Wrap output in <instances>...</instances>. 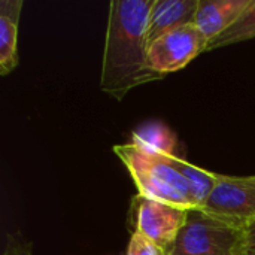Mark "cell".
Segmentation results:
<instances>
[{"label":"cell","instance_id":"cell-8","mask_svg":"<svg viewBox=\"0 0 255 255\" xmlns=\"http://www.w3.org/2000/svg\"><path fill=\"white\" fill-rule=\"evenodd\" d=\"M199 0H155L148 27V46L160 36L194 24Z\"/></svg>","mask_w":255,"mask_h":255},{"label":"cell","instance_id":"cell-11","mask_svg":"<svg viewBox=\"0 0 255 255\" xmlns=\"http://www.w3.org/2000/svg\"><path fill=\"white\" fill-rule=\"evenodd\" d=\"M173 161H175L176 167L179 169V172L184 175L197 209H202L215 187L217 173H212L202 167H197L178 155L173 157Z\"/></svg>","mask_w":255,"mask_h":255},{"label":"cell","instance_id":"cell-3","mask_svg":"<svg viewBox=\"0 0 255 255\" xmlns=\"http://www.w3.org/2000/svg\"><path fill=\"white\" fill-rule=\"evenodd\" d=\"M241 241V227L194 209L169 255H239Z\"/></svg>","mask_w":255,"mask_h":255},{"label":"cell","instance_id":"cell-15","mask_svg":"<svg viewBox=\"0 0 255 255\" xmlns=\"http://www.w3.org/2000/svg\"><path fill=\"white\" fill-rule=\"evenodd\" d=\"M3 255H33V253H31V247L27 242L16 238H9Z\"/></svg>","mask_w":255,"mask_h":255},{"label":"cell","instance_id":"cell-13","mask_svg":"<svg viewBox=\"0 0 255 255\" xmlns=\"http://www.w3.org/2000/svg\"><path fill=\"white\" fill-rule=\"evenodd\" d=\"M127 255H164L163 251L139 232H133L127 245Z\"/></svg>","mask_w":255,"mask_h":255},{"label":"cell","instance_id":"cell-5","mask_svg":"<svg viewBox=\"0 0 255 255\" xmlns=\"http://www.w3.org/2000/svg\"><path fill=\"white\" fill-rule=\"evenodd\" d=\"M133 218L136 230L154 242L164 255L170 254L182 232L190 211L136 196L133 200Z\"/></svg>","mask_w":255,"mask_h":255},{"label":"cell","instance_id":"cell-1","mask_svg":"<svg viewBox=\"0 0 255 255\" xmlns=\"http://www.w3.org/2000/svg\"><path fill=\"white\" fill-rule=\"evenodd\" d=\"M155 0L109 3L100 88L121 100L133 88L160 79L148 69V27Z\"/></svg>","mask_w":255,"mask_h":255},{"label":"cell","instance_id":"cell-2","mask_svg":"<svg viewBox=\"0 0 255 255\" xmlns=\"http://www.w3.org/2000/svg\"><path fill=\"white\" fill-rule=\"evenodd\" d=\"M114 152L128 170L137 196L169 203L187 211L197 209L184 175L173 157L146 152L133 143L115 145Z\"/></svg>","mask_w":255,"mask_h":255},{"label":"cell","instance_id":"cell-4","mask_svg":"<svg viewBox=\"0 0 255 255\" xmlns=\"http://www.w3.org/2000/svg\"><path fill=\"white\" fill-rule=\"evenodd\" d=\"M208 39L194 25L188 24L172 30L148 46V69L157 76L179 72L191 60L208 51Z\"/></svg>","mask_w":255,"mask_h":255},{"label":"cell","instance_id":"cell-10","mask_svg":"<svg viewBox=\"0 0 255 255\" xmlns=\"http://www.w3.org/2000/svg\"><path fill=\"white\" fill-rule=\"evenodd\" d=\"M134 146L157 155L172 157L176 155L178 139L175 133L163 123L151 121L142 124L131 133V142Z\"/></svg>","mask_w":255,"mask_h":255},{"label":"cell","instance_id":"cell-7","mask_svg":"<svg viewBox=\"0 0 255 255\" xmlns=\"http://www.w3.org/2000/svg\"><path fill=\"white\" fill-rule=\"evenodd\" d=\"M254 0H199L194 25L211 43L227 31Z\"/></svg>","mask_w":255,"mask_h":255},{"label":"cell","instance_id":"cell-6","mask_svg":"<svg viewBox=\"0 0 255 255\" xmlns=\"http://www.w3.org/2000/svg\"><path fill=\"white\" fill-rule=\"evenodd\" d=\"M200 211L244 229L255 218V184L251 176L235 178L217 173L215 187Z\"/></svg>","mask_w":255,"mask_h":255},{"label":"cell","instance_id":"cell-9","mask_svg":"<svg viewBox=\"0 0 255 255\" xmlns=\"http://www.w3.org/2000/svg\"><path fill=\"white\" fill-rule=\"evenodd\" d=\"M22 0L0 1V73H10L18 64V27Z\"/></svg>","mask_w":255,"mask_h":255},{"label":"cell","instance_id":"cell-14","mask_svg":"<svg viewBox=\"0 0 255 255\" xmlns=\"http://www.w3.org/2000/svg\"><path fill=\"white\" fill-rule=\"evenodd\" d=\"M239 255H255V218L242 229Z\"/></svg>","mask_w":255,"mask_h":255},{"label":"cell","instance_id":"cell-12","mask_svg":"<svg viewBox=\"0 0 255 255\" xmlns=\"http://www.w3.org/2000/svg\"><path fill=\"white\" fill-rule=\"evenodd\" d=\"M255 37V0L251 6L242 13V16L221 36H218L215 40H212L208 45V51L224 48L229 45H235L244 40H250Z\"/></svg>","mask_w":255,"mask_h":255},{"label":"cell","instance_id":"cell-16","mask_svg":"<svg viewBox=\"0 0 255 255\" xmlns=\"http://www.w3.org/2000/svg\"><path fill=\"white\" fill-rule=\"evenodd\" d=\"M251 179H253V182L255 184V176H251Z\"/></svg>","mask_w":255,"mask_h":255}]
</instances>
